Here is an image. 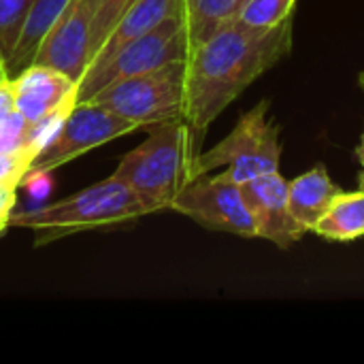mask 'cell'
Listing matches in <instances>:
<instances>
[{"instance_id": "cell-22", "label": "cell", "mask_w": 364, "mask_h": 364, "mask_svg": "<svg viewBox=\"0 0 364 364\" xmlns=\"http://www.w3.org/2000/svg\"><path fill=\"white\" fill-rule=\"evenodd\" d=\"M15 111V98H13V87L9 79H0V124L13 117Z\"/></svg>"}, {"instance_id": "cell-21", "label": "cell", "mask_w": 364, "mask_h": 364, "mask_svg": "<svg viewBox=\"0 0 364 364\" xmlns=\"http://www.w3.org/2000/svg\"><path fill=\"white\" fill-rule=\"evenodd\" d=\"M19 186H21V179H4V181H0V237L9 230L11 215L15 213Z\"/></svg>"}, {"instance_id": "cell-14", "label": "cell", "mask_w": 364, "mask_h": 364, "mask_svg": "<svg viewBox=\"0 0 364 364\" xmlns=\"http://www.w3.org/2000/svg\"><path fill=\"white\" fill-rule=\"evenodd\" d=\"M66 4H68V0H34L26 21H23V28L19 32V38L9 55V60L2 66L6 79L17 77L19 73H23L28 66L34 64L41 43L45 41L47 32L51 30V26L55 23V19L60 17L62 9Z\"/></svg>"}, {"instance_id": "cell-17", "label": "cell", "mask_w": 364, "mask_h": 364, "mask_svg": "<svg viewBox=\"0 0 364 364\" xmlns=\"http://www.w3.org/2000/svg\"><path fill=\"white\" fill-rule=\"evenodd\" d=\"M34 0H0V64L9 60Z\"/></svg>"}, {"instance_id": "cell-11", "label": "cell", "mask_w": 364, "mask_h": 364, "mask_svg": "<svg viewBox=\"0 0 364 364\" xmlns=\"http://www.w3.org/2000/svg\"><path fill=\"white\" fill-rule=\"evenodd\" d=\"M241 192L260 239H267L282 250H288L303 239L305 228L290 213L288 179L279 171L241 183Z\"/></svg>"}, {"instance_id": "cell-15", "label": "cell", "mask_w": 364, "mask_h": 364, "mask_svg": "<svg viewBox=\"0 0 364 364\" xmlns=\"http://www.w3.org/2000/svg\"><path fill=\"white\" fill-rule=\"evenodd\" d=\"M316 235L328 241H354L364 237V190L339 192L326 213L314 226Z\"/></svg>"}, {"instance_id": "cell-3", "label": "cell", "mask_w": 364, "mask_h": 364, "mask_svg": "<svg viewBox=\"0 0 364 364\" xmlns=\"http://www.w3.org/2000/svg\"><path fill=\"white\" fill-rule=\"evenodd\" d=\"M147 215L136 194L111 175L68 198L36 207L30 211H15L9 228H26L36 237V245L70 237L85 230H113L132 224Z\"/></svg>"}, {"instance_id": "cell-25", "label": "cell", "mask_w": 364, "mask_h": 364, "mask_svg": "<svg viewBox=\"0 0 364 364\" xmlns=\"http://www.w3.org/2000/svg\"><path fill=\"white\" fill-rule=\"evenodd\" d=\"M358 186H360V190H364V173H360V179H358Z\"/></svg>"}, {"instance_id": "cell-12", "label": "cell", "mask_w": 364, "mask_h": 364, "mask_svg": "<svg viewBox=\"0 0 364 364\" xmlns=\"http://www.w3.org/2000/svg\"><path fill=\"white\" fill-rule=\"evenodd\" d=\"M183 6H186V0H134L128 6V11L122 15L117 26L111 30V34L107 36L98 53L94 55L90 68L107 62L119 47L147 34L149 30L160 26L164 19L183 13Z\"/></svg>"}, {"instance_id": "cell-27", "label": "cell", "mask_w": 364, "mask_h": 364, "mask_svg": "<svg viewBox=\"0 0 364 364\" xmlns=\"http://www.w3.org/2000/svg\"><path fill=\"white\" fill-rule=\"evenodd\" d=\"M0 66H2V64H0Z\"/></svg>"}, {"instance_id": "cell-10", "label": "cell", "mask_w": 364, "mask_h": 364, "mask_svg": "<svg viewBox=\"0 0 364 364\" xmlns=\"http://www.w3.org/2000/svg\"><path fill=\"white\" fill-rule=\"evenodd\" d=\"M92 60V6L87 0H68L41 43L34 64L51 66L79 83Z\"/></svg>"}, {"instance_id": "cell-4", "label": "cell", "mask_w": 364, "mask_h": 364, "mask_svg": "<svg viewBox=\"0 0 364 364\" xmlns=\"http://www.w3.org/2000/svg\"><path fill=\"white\" fill-rule=\"evenodd\" d=\"M279 126L269 115V102L262 100L243 113L230 134L215 147L196 154L192 177L222 168L237 183H245L260 175L279 171Z\"/></svg>"}, {"instance_id": "cell-23", "label": "cell", "mask_w": 364, "mask_h": 364, "mask_svg": "<svg viewBox=\"0 0 364 364\" xmlns=\"http://www.w3.org/2000/svg\"><path fill=\"white\" fill-rule=\"evenodd\" d=\"M356 158H358V162H360V166H363V173H364V130H363L360 141H358V145H356Z\"/></svg>"}, {"instance_id": "cell-26", "label": "cell", "mask_w": 364, "mask_h": 364, "mask_svg": "<svg viewBox=\"0 0 364 364\" xmlns=\"http://www.w3.org/2000/svg\"><path fill=\"white\" fill-rule=\"evenodd\" d=\"M0 79H6V75H4V70H2V66H0Z\"/></svg>"}, {"instance_id": "cell-2", "label": "cell", "mask_w": 364, "mask_h": 364, "mask_svg": "<svg viewBox=\"0 0 364 364\" xmlns=\"http://www.w3.org/2000/svg\"><path fill=\"white\" fill-rule=\"evenodd\" d=\"M147 130V139L122 158L113 175L136 194L149 215L173 209L177 194L192 179L198 141L186 119L156 124Z\"/></svg>"}, {"instance_id": "cell-9", "label": "cell", "mask_w": 364, "mask_h": 364, "mask_svg": "<svg viewBox=\"0 0 364 364\" xmlns=\"http://www.w3.org/2000/svg\"><path fill=\"white\" fill-rule=\"evenodd\" d=\"M9 81L15 111L28 124L32 143L41 149L66 113L77 105V81L43 64H32Z\"/></svg>"}, {"instance_id": "cell-5", "label": "cell", "mask_w": 364, "mask_h": 364, "mask_svg": "<svg viewBox=\"0 0 364 364\" xmlns=\"http://www.w3.org/2000/svg\"><path fill=\"white\" fill-rule=\"evenodd\" d=\"M90 102L128 119L136 130L183 119L186 60L164 64L143 75L119 79L96 92Z\"/></svg>"}, {"instance_id": "cell-8", "label": "cell", "mask_w": 364, "mask_h": 364, "mask_svg": "<svg viewBox=\"0 0 364 364\" xmlns=\"http://www.w3.org/2000/svg\"><path fill=\"white\" fill-rule=\"evenodd\" d=\"M171 211H177L209 230L230 232L245 239L258 237L241 183L230 179L224 171L218 175L207 173L192 177L177 194Z\"/></svg>"}, {"instance_id": "cell-13", "label": "cell", "mask_w": 364, "mask_h": 364, "mask_svg": "<svg viewBox=\"0 0 364 364\" xmlns=\"http://www.w3.org/2000/svg\"><path fill=\"white\" fill-rule=\"evenodd\" d=\"M339 192L341 188L331 179L326 166L318 164L296 179L288 181L290 213L305 228V232H311Z\"/></svg>"}, {"instance_id": "cell-24", "label": "cell", "mask_w": 364, "mask_h": 364, "mask_svg": "<svg viewBox=\"0 0 364 364\" xmlns=\"http://www.w3.org/2000/svg\"><path fill=\"white\" fill-rule=\"evenodd\" d=\"M358 83H360V87H363V92H364V70L358 75Z\"/></svg>"}, {"instance_id": "cell-18", "label": "cell", "mask_w": 364, "mask_h": 364, "mask_svg": "<svg viewBox=\"0 0 364 364\" xmlns=\"http://www.w3.org/2000/svg\"><path fill=\"white\" fill-rule=\"evenodd\" d=\"M296 0H250L237 17L245 26L275 28L294 15Z\"/></svg>"}, {"instance_id": "cell-6", "label": "cell", "mask_w": 364, "mask_h": 364, "mask_svg": "<svg viewBox=\"0 0 364 364\" xmlns=\"http://www.w3.org/2000/svg\"><path fill=\"white\" fill-rule=\"evenodd\" d=\"M190 38L186 28V15H173L147 34L119 47L107 62L85 70L77 83V102H87L102 87L134 75L149 73L164 64L188 60Z\"/></svg>"}, {"instance_id": "cell-7", "label": "cell", "mask_w": 364, "mask_h": 364, "mask_svg": "<svg viewBox=\"0 0 364 364\" xmlns=\"http://www.w3.org/2000/svg\"><path fill=\"white\" fill-rule=\"evenodd\" d=\"M134 130V124L100 105H94L90 100L77 102L58 124V128L45 141V145L36 151V156L30 162L28 175L49 173Z\"/></svg>"}, {"instance_id": "cell-19", "label": "cell", "mask_w": 364, "mask_h": 364, "mask_svg": "<svg viewBox=\"0 0 364 364\" xmlns=\"http://www.w3.org/2000/svg\"><path fill=\"white\" fill-rule=\"evenodd\" d=\"M92 6V45L94 55L111 34V30L117 26L122 15L128 11V6L134 0H87Z\"/></svg>"}, {"instance_id": "cell-16", "label": "cell", "mask_w": 364, "mask_h": 364, "mask_svg": "<svg viewBox=\"0 0 364 364\" xmlns=\"http://www.w3.org/2000/svg\"><path fill=\"white\" fill-rule=\"evenodd\" d=\"M250 0H186L183 15L190 49L235 21Z\"/></svg>"}, {"instance_id": "cell-1", "label": "cell", "mask_w": 364, "mask_h": 364, "mask_svg": "<svg viewBox=\"0 0 364 364\" xmlns=\"http://www.w3.org/2000/svg\"><path fill=\"white\" fill-rule=\"evenodd\" d=\"M292 51V17L275 28L239 19L190 49L186 60L183 119L196 141L258 77Z\"/></svg>"}, {"instance_id": "cell-20", "label": "cell", "mask_w": 364, "mask_h": 364, "mask_svg": "<svg viewBox=\"0 0 364 364\" xmlns=\"http://www.w3.org/2000/svg\"><path fill=\"white\" fill-rule=\"evenodd\" d=\"M36 151L32 149H15L0 151V181L4 179H26L30 171V162Z\"/></svg>"}]
</instances>
